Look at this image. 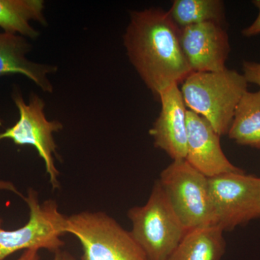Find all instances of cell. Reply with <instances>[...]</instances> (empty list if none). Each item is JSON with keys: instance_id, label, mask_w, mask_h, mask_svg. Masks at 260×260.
<instances>
[{"instance_id": "obj_3", "label": "cell", "mask_w": 260, "mask_h": 260, "mask_svg": "<svg viewBox=\"0 0 260 260\" xmlns=\"http://www.w3.org/2000/svg\"><path fill=\"white\" fill-rule=\"evenodd\" d=\"M130 231L148 260H168L188 231L173 210L158 180L148 201L128 210Z\"/></svg>"}, {"instance_id": "obj_10", "label": "cell", "mask_w": 260, "mask_h": 260, "mask_svg": "<svg viewBox=\"0 0 260 260\" xmlns=\"http://www.w3.org/2000/svg\"><path fill=\"white\" fill-rule=\"evenodd\" d=\"M187 144L185 160L205 177L211 178L227 173L243 172L225 156L220 135L206 119L187 110Z\"/></svg>"}, {"instance_id": "obj_18", "label": "cell", "mask_w": 260, "mask_h": 260, "mask_svg": "<svg viewBox=\"0 0 260 260\" xmlns=\"http://www.w3.org/2000/svg\"><path fill=\"white\" fill-rule=\"evenodd\" d=\"M252 3L259 10V14L254 23L242 30L243 35L246 37H254L260 34V0H254Z\"/></svg>"}, {"instance_id": "obj_15", "label": "cell", "mask_w": 260, "mask_h": 260, "mask_svg": "<svg viewBox=\"0 0 260 260\" xmlns=\"http://www.w3.org/2000/svg\"><path fill=\"white\" fill-rule=\"evenodd\" d=\"M228 135L238 144L260 149V90L243 95Z\"/></svg>"}, {"instance_id": "obj_12", "label": "cell", "mask_w": 260, "mask_h": 260, "mask_svg": "<svg viewBox=\"0 0 260 260\" xmlns=\"http://www.w3.org/2000/svg\"><path fill=\"white\" fill-rule=\"evenodd\" d=\"M31 46L25 37L0 32V78L21 75L36 84L42 91L53 93L54 88L49 75L57 71L54 65L39 64L27 59Z\"/></svg>"}, {"instance_id": "obj_8", "label": "cell", "mask_w": 260, "mask_h": 260, "mask_svg": "<svg viewBox=\"0 0 260 260\" xmlns=\"http://www.w3.org/2000/svg\"><path fill=\"white\" fill-rule=\"evenodd\" d=\"M214 226L223 232L260 218V178L244 172L208 178Z\"/></svg>"}, {"instance_id": "obj_2", "label": "cell", "mask_w": 260, "mask_h": 260, "mask_svg": "<svg viewBox=\"0 0 260 260\" xmlns=\"http://www.w3.org/2000/svg\"><path fill=\"white\" fill-rule=\"evenodd\" d=\"M247 86L244 75L225 68L222 71L191 73L183 82L181 92L186 107L206 119L222 136L229 133Z\"/></svg>"}, {"instance_id": "obj_9", "label": "cell", "mask_w": 260, "mask_h": 260, "mask_svg": "<svg viewBox=\"0 0 260 260\" xmlns=\"http://www.w3.org/2000/svg\"><path fill=\"white\" fill-rule=\"evenodd\" d=\"M179 29L181 49L193 73L226 68L231 48L223 25L208 22Z\"/></svg>"}, {"instance_id": "obj_5", "label": "cell", "mask_w": 260, "mask_h": 260, "mask_svg": "<svg viewBox=\"0 0 260 260\" xmlns=\"http://www.w3.org/2000/svg\"><path fill=\"white\" fill-rule=\"evenodd\" d=\"M22 198L29 208L28 222L15 230L8 231L2 228L0 220V260L29 249H46L55 254L64 245L61 237L67 234L68 216L59 211L55 200L40 203L37 191L32 189Z\"/></svg>"}, {"instance_id": "obj_16", "label": "cell", "mask_w": 260, "mask_h": 260, "mask_svg": "<svg viewBox=\"0 0 260 260\" xmlns=\"http://www.w3.org/2000/svg\"><path fill=\"white\" fill-rule=\"evenodd\" d=\"M168 13L179 28L208 22L223 25L225 21L221 0H175Z\"/></svg>"}, {"instance_id": "obj_21", "label": "cell", "mask_w": 260, "mask_h": 260, "mask_svg": "<svg viewBox=\"0 0 260 260\" xmlns=\"http://www.w3.org/2000/svg\"><path fill=\"white\" fill-rule=\"evenodd\" d=\"M64 260H78L73 254H70L68 251H64Z\"/></svg>"}, {"instance_id": "obj_1", "label": "cell", "mask_w": 260, "mask_h": 260, "mask_svg": "<svg viewBox=\"0 0 260 260\" xmlns=\"http://www.w3.org/2000/svg\"><path fill=\"white\" fill-rule=\"evenodd\" d=\"M179 32L169 13L160 8L130 13L123 36L126 54L140 78L157 97L193 73L181 49Z\"/></svg>"}, {"instance_id": "obj_6", "label": "cell", "mask_w": 260, "mask_h": 260, "mask_svg": "<svg viewBox=\"0 0 260 260\" xmlns=\"http://www.w3.org/2000/svg\"><path fill=\"white\" fill-rule=\"evenodd\" d=\"M173 210L186 230L214 223L208 178L185 159L173 160L158 179Z\"/></svg>"}, {"instance_id": "obj_20", "label": "cell", "mask_w": 260, "mask_h": 260, "mask_svg": "<svg viewBox=\"0 0 260 260\" xmlns=\"http://www.w3.org/2000/svg\"><path fill=\"white\" fill-rule=\"evenodd\" d=\"M64 251H59L54 254V258L52 260H64Z\"/></svg>"}, {"instance_id": "obj_19", "label": "cell", "mask_w": 260, "mask_h": 260, "mask_svg": "<svg viewBox=\"0 0 260 260\" xmlns=\"http://www.w3.org/2000/svg\"><path fill=\"white\" fill-rule=\"evenodd\" d=\"M39 251L36 249L24 251L23 254L15 260H40Z\"/></svg>"}, {"instance_id": "obj_11", "label": "cell", "mask_w": 260, "mask_h": 260, "mask_svg": "<svg viewBox=\"0 0 260 260\" xmlns=\"http://www.w3.org/2000/svg\"><path fill=\"white\" fill-rule=\"evenodd\" d=\"M161 111L149 131L155 148L164 150L173 160L185 159L187 144L186 109L178 84L164 89L158 97Z\"/></svg>"}, {"instance_id": "obj_7", "label": "cell", "mask_w": 260, "mask_h": 260, "mask_svg": "<svg viewBox=\"0 0 260 260\" xmlns=\"http://www.w3.org/2000/svg\"><path fill=\"white\" fill-rule=\"evenodd\" d=\"M12 95L18 109L19 119L14 125L5 129L4 133H0V141L10 139L17 145L34 147L44 160L53 189H58L59 174L54 162V156L58 155L57 145L54 134L62 129V123L48 120L44 113L45 102L37 94L31 93L28 104L25 103L18 90H14Z\"/></svg>"}, {"instance_id": "obj_17", "label": "cell", "mask_w": 260, "mask_h": 260, "mask_svg": "<svg viewBox=\"0 0 260 260\" xmlns=\"http://www.w3.org/2000/svg\"><path fill=\"white\" fill-rule=\"evenodd\" d=\"M243 71L248 83L255 84L260 87V63L244 61Z\"/></svg>"}, {"instance_id": "obj_4", "label": "cell", "mask_w": 260, "mask_h": 260, "mask_svg": "<svg viewBox=\"0 0 260 260\" xmlns=\"http://www.w3.org/2000/svg\"><path fill=\"white\" fill-rule=\"evenodd\" d=\"M67 234L81 244V260H148L130 231L104 212L83 211L68 216Z\"/></svg>"}, {"instance_id": "obj_14", "label": "cell", "mask_w": 260, "mask_h": 260, "mask_svg": "<svg viewBox=\"0 0 260 260\" xmlns=\"http://www.w3.org/2000/svg\"><path fill=\"white\" fill-rule=\"evenodd\" d=\"M223 234L214 225L189 231L168 260H220L226 248Z\"/></svg>"}, {"instance_id": "obj_13", "label": "cell", "mask_w": 260, "mask_h": 260, "mask_svg": "<svg viewBox=\"0 0 260 260\" xmlns=\"http://www.w3.org/2000/svg\"><path fill=\"white\" fill-rule=\"evenodd\" d=\"M44 10L43 0H0V28L25 39H37L40 34L30 22L37 21L46 26Z\"/></svg>"}]
</instances>
